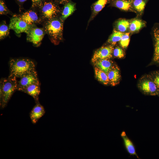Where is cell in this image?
Masks as SVG:
<instances>
[{
    "mask_svg": "<svg viewBox=\"0 0 159 159\" xmlns=\"http://www.w3.org/2000/svg\"><path fill=\"white\" fill-rule=\"evenodd\" d=\"M129 32L123 33L119 42L120 46L123 49H126L128 46L130 41V34Z\"/></svg>",
    "mask_w": 159,
    "mask_h": 159,
    "instance_id": "obj_25",
    "label": "cell"
},
{
    "mask_svg": "<svg viewBox=\"0 0 159 159\" xmlns=\"http://www.w3.org/2000/svg\"><path fill=\"white\" fill-rule=\"evenodd\" d=\"M21 92H24L31 96L36 103L39 102V95L40 93V83H34L23 89Z\"/></svg>",
    "mask_w": 159,
    "mask_h": 159,
    "instance_id": "obj_15",
    "label": "cell"
},
{
    "mask_svg": "<svg viewBox=\"0 0 159 159\" xmlns=\"http://www.w3.org/2000/svg\"><path fill=\"white\" fill-rule=\"evenodd\" d=\"M95 77L99 81L106 85L109 83L107 74L104 72L95 67Z\"/></svg>",
    "mask_w": 159,
    "mask_h": 159,
    "instance_id": "obj_23",
    "label": "cell"
},
{
    "mask_svg": "<svg viewBox=\"0 0 159 159\" xmlns=\"http://www.w3.org/2000/svg\"><path fill=\"white\" fill-rule=\"evenodd\" d=\"M158 94H159V92H158Z\"/></svg>",
    "mask_w": 159,
    "mask_h": 159,
    "instance_id": "obj_33",
    "label": "cell"
},
{
    "mask_svg": "<svg viewBox=\"0 0 159 159\" xmlns=\"http://www.w3.org/2000/svg\"></svg>",
    "mask_w": 159,
    "mask_h": 159,
    "instance_id": "obj_34",
    "label": "cell"
},
{
    "mask_svg": "<svg viewBox=\"0 0 159 159\" xmlns=\"http://www.w3.org/2000/svg\"><path fill=\"white\" fill-rule=\"evenodd\" d=\"M146 22L139 17L130 20L128 32L131 34L136 33L145 26Z\"/></svg>",
    "mask_w": 159,
    "mask_h": 159,
    "instance_id": "obj_13",
    "label": "cell"
},
{
    "mask_svg": "<svg viewBox=\"0 0 159 159\" xmlns=\"http://www.w3.org/2000/svg\"><path fill=\"white\" fill-rule=\"evenodd\" d=\"M9 64L10 72L9 77L20 78L26 74L36 71L34 63L28 59H11Z\"/></svg>",
    "mask_w": 159,
    "mask_h": 159,
    "instance_id": "obj_1",
    "label": "cell"
},
{
    "mask_svg": "<svg viewBox=\"0 0 159 159\" xmlns=\"http://www.w3.org/2000/svg\"><path fill=\"white\" fill-rule=\"evenodd\" d=\"M36 9L39 11L41 18L46 21L58 17L62 10L54 0H45Z\"/></svg>",
    "mask_w": 159,
    "mask_h": 159,
    "instance_id": "obj_4",
    "label": "cell"
},
{
    "mask_svg": "<svg viewBox=\"0 0 159 159\" xmlns=\"http://www.w3.org/2000/svg\"><path fill=\"white\" fill-rule=\"evenodd\" d=\"M32 26L21 20L18 15H14L10 19L9 28L18 34L24 32L28 34Z\"/></svg>",
    "mask_w": 159,
    "mask_h": 159,
    "instance_id": "obj_5",
    "label": "cell"
},
{
    "mask_svg": "<svg viewBox=\"0 0 159 159\" xmlns=\"http://www.w3.org/2000/svg\"><path fill=\"white\" fill-rule=\"evenodd\" d=\"M93 63L96 67L102 70L107 74L114 65L113 62L108 59L99 60Z\"/></svg>",
    "mask_w": 159,
    "mask_h": 159,
    "instance_id": "obj_21",
    "label": "cell"
},
{
    "mask_svg": "<svg viewBox=\"0 0 159 159\" xmlns=\"http://www.w3.org/2000/svg\"><path fill=\"white\" fill-rule=\"evenodd\" d=\"M114 46L110 44L102 46L95 52L92 59L94 63L97 61L102 59H110L112 57Z\"/></svg>",
    "mask_w": 159,
    "mask_h": 159,
    "instance_id": "obj_6",
    "label": "cell"
},
{
    "mask_svg": "<svg viewBox=\"0 0 159 159\" xmlns=\"http://www.w3.org/2000/svg\"><path fill=\"white\" fill-rule=\"evenodd\" d=\"M132 0H110L109 6L116 7L121 11L134 12Z\"/></svg>",
    "mask_w": 159,
    "mask_h": 159,
    "instance_id": "obj_12",
    "label": "cell"
},
{
    "mask_svg": "<svg viewBox=\"0 0 159 159\" xmlns=\"http://www.w3.org/2000/svg\"><path fill=\"white\" fill-rule=\"evenodd\" d=\"M121 135L123 139L125 147L128 153L131 155H135L138 157L134 145L132 141L126 136L125 132H122Z\"/></svg>",
    "mask_w": 159,
    "mask_h": 159,
    "instance_id": "obj_22",
    "label": "cell"
},
{
    "mask_svg": "<svg viewBox=\"0 0 159 159\" xmlns=\"http://www.w3.org/2000/svg\"><path fill=\"white\" fill-rule=\"evenodd\" d=\"M110 1V0H98L92 5L91 7L92 13L88 24L94 19L106 4L109 3Z\"/></svg>",
    "mask_w": 159,
    "mask_h": 159,
    "instance_id": "obj_14",
    "label": "cell"
},
{
    "mask_svg": "<svg viewBox=\"0 0 159 159\" xmlns=\"http://www.w3.org/2000/svg\"><path fill=\"white\" fill-rule=\"evenodd\" d=\"M17 81V90L21 91L28 86L34 83H40L35 71L25 74Z\"/></svg>",
    "mask_w": 159,
    "mask_h": 159,
    "instance_id": "obj_7",
    "label": "cell"
},
{
    "mask_svg": "<svg viewBox=\"0 0 159 159\" xmlns=\"http://www.w3.org/2000/svg\"><path fill=\"white\" fill-rule=\"evenodd\" d=\"M9 28L4 22L1 24L0 26V39H3L8 36L9 34Z\"/></svg>",
    "mask_w": 159,
    "mask_h": 159,
    "instance_id": "obj_26",
    "label": "cell"
},
{
    "mask_svg": "<svg viewBox=\"0 0 159 159\" xmlns=\"http://www.w3.org/2000/svg\"><path fill=\"white\" fill-rule=\"evenodd\" d=\"M10 13L4 0H0V14L1 15L6 14Z\"/></svg>",
    "mask_w": 159,
    "mask_h": 159,
    "instance_id": "obj_28",
    "label": "cell"
},
{
    "mask_svg": "<svg viewBox=\"0 0 159 159\" xmlns=\"http://www.w3.org/2000/svg\"><path fill=\"white\" fill-rule=\"evenodd\" d=\"M123 33L114 29L107 41L108 43L114 46L120 41Z\"/></svg>",
    "mask_w": 159,
    "mask_h": 159,
    "instance_id": "obj_24",
    "label": "cell"
},
{
    "mask_svg": "<svg viewBox=\"0 0 159 159\" xmlns=\"http://www.w3.org/2000/svg\"><path fill=\"white\" fill-rule=\"evenodd\" d=\"M45 0H31L32 8L37 9Z\"/></svg>",
    "mask_w": 159,
    "mask_h": 159,
    "instance_id": "obj_29",
    "label": "cell"
},
{
    "mask_svg": "<svg viewBox=\"0 0 159 159\" xmlns=\"http://www.w3.org/2000/svg\"><path fill=\"white\" fill-rule=\"evenodd\" d=\"M55 1L59 4L63 5L67 3L69 0H54Z\"/></svg>",
    "mask_w": 159,
    "mask_h": 159,
    "instance_id": "obj_31",
    "label": "cell"
},
{
    "mask_svg": "<svg viewBox=\"0 0 159 159\" xmlns=\"http://www.w3.org/2000/svg\"><path fill=\"white\" fill-rule=\"evenodd\" d=\"M62 9L61 19L63 21L71 15L76 10V3L69 0L66 4L63 5Z\"/></svg>",
    "mask_w": 159,
    "mask_h": 159,
    "instance_id": "obj_18",
    "label": "cell"
},
{
    "mask_svg": "<svg viewBox=\"0 0 159 159\" xmlns=\"http://www.w3.org/2000/svg\"><path fill=\"white\" fill-rule=\"evenodd\" d=\"M113 55L115 57L121 58L124 57L125 52L119 46H117L114 48Z\"/></svg>",
    "mask_w": 159,
    "mask_h": 159,
    "instance_id": "obj_27",
    "label": "cell"
},
{
    "mask_svg": "<svg viewBox=\"0 0 159 159\" xmlns=\"http://www.w3.org/2000/svg\"><path fill=\"white\" fill-rule=\"evenodd\" d=\"M45 113L44 107L39 102L36 103L29 113V117L32 123L34 124L36 123Z\"/></svg>",
    "mask_w": 159,
    "mask_h": 159,
    "instance_id": "obj_11",
    "label": "cell"
},
{
    "mask_svg": "<svg viewBox=\"0 0 159 159\" xmlns=\"http://www.w3.org/2000/svg\"><path fill=\"white\" fill-rule=\"evenodd\" d=\"M63 22L58 16L46 21L44 24L45 32L55 44L58 43L63 39Z\"/></svg>",
    "mask_w": 159,
    "mask_h": 159,
    "instance_id": "obj_3",
    "label": "cell"
},
{
    "mask_svg": "<svg viewBox=\"0 0 159 159\" xmlns=\"http://www.w3.org/2000/svg\"><path fill=\"white\" fill-rule=\"evenodd\" d=\"M140 87L144 92L152 95L158 94L159 91L153 81L150 80H147L142 82Z\"/></svg>",
    "mask_w": 159,
    "mask_h": 159,
    "instance_id": "obj_17",
    "label": "cell"
},
{
    "mask_svg": "<svg viewBox=\"0 0 159 159\" xmlns=\"http://www.w3.org/2000/svg\"><path fill=\"white\" fill-rule=\"evenodd\" d=\"M44 29L32 26L27 34V39L36 46H39L44 35Z\"/></svg>",
    "mask_w": 159,
    "mask_h": 159,
    "instance_id": "obj_8",
    "label": "cell"
},
{
    "mask_svg": "<svg viewBox=\"0 0 159 159\" xmlns=\"http://www.w3.org/2000/svg\"><path fill=\"white\" fill-rule=\"evenodd\" d=\"M17 89V80L14 78H2L0 81V106L3 109L7 105Z\"/></svg>",
    "mask_w": 159,
    "mask_h": 159,
    "instance_id": "obj_2",
    "label": "cell"
},
{
    "mask_svg": "<svg viewBox=\"0 0 159 159\" xmlns=\"http://www.w3.org/2000/svg\"><path fill=\"white\" fill-rule=\"evenodd\" d=\"M36 9H32L24 12L20 15L18 16L21 20L31 26H33L36 24L39 23L42 20L37 12Z\"/></svg>",
    "mask_w": 159,
    "mask_h": 159,
    "instance_id": "obj_10",
    "label": "cell"
},
{
    "mask_svg": "<svg viewBox=\"0 0 159 159\" xmlns=\"http://www.w3.org/2000/svg\"><path fill=\"white\" fill-rule=\"evenodd\" d=\"M20 7L22 6L24 3L27 0H15Z\"/></svg>",
    "mask_w": 159,
    "mask_h": 159,
    "instance_id": "obj_32",
    "label": "cell"
},
{
    "mask_svg": "<svg viewBox=\"0 0 159 159\" xmlns=\"http://www.w3.org/2000/svg\"><path fill=\"white\" fill-rule=\"evenodd\" d=\"M152 32L154 48L153 61L159 64V23L154 24Z\"/></svg>",
    "mask_w": 159,
    "mask_h": 159,
    "instance_id": "obj_9",
    "label": "cell"
},
{
    "mask_svg": "<svg viewBox=\"0 0 159 159\" xmlns=\"http://www.w3.org/2000/svg\"><path fill=\"white\" fill-rule=\"evenodd\" d=\"M130 23V20L120 19L114 23V29L122 33L128 32Z\"/></svg>",
    "mask_w": 159,
    "mask_h": 159,
    "instance_id": "obj_20",
    "label": "cell"
},
{
    "mask_svg": "<svg viewBox=\"0 0 159 159\" xmlns=\"http://www.w3.org/2000/svg\"><path fill=\"white\" fill-rule=\"evenodd\" d=\"M153 81L159 89V72L156 73L154 76Z\"/></svg>",
    "mask_w": 159,
    "mask_h": 159,
    "instance_id": "obj_30",
    "label": "cell"
},
{
    "mask_svg": "<svg viewBox=\"0 0 159 159\" xmlns=\"http://www.w3.org/2000/svg\"><path fill=\"white\" fill-rule=\"evenodd\" d=\"M149 0H132V6L133 9L137 16L141 17L143 15L146 5Z\"/></svg>",
    "mask_w": 159,
    "mask_h": 159,
    "instance_id": "obj_19",
    "label": "cell"
},
{
    "mask_svg": "<svg viewBox=\"0 0 159 159\" xmlns=\"http://www.w3.org/2000/svg\"><path fill=\"white\" fill-rule=\"evenodd\" d=\"M107 74L109 83L112 86H115L119 83L121 75L120 69L117 66L114 65Z\"/></svg>",
    "mask_w": 159,
    "mask_h": 159,
    "instance_id": "obj_16",
    "label": "cell"
}]
</instances>
